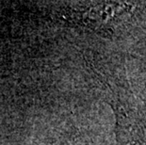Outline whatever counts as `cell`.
I'll list each match as a JSON object with an SVG mask.
<instances>
[{
	"label": "cell",
	"mask_w": 146,
	"mask_h": 145,
	"mask_svg": "<svg viewBox=\"0 0 146 145\" xmlns=\"http://www.w3.org/2000/svg\"><path fill=\"white\" fill-rule=\"evenodd\" d=\"M41 145H86L81 138H76L74 136H56L52 138L46 140Z\"/></svg>",
	"instance_id": "obj_1"
},
{
	"label": "cell",
	"mask_w": 146,
	"mask_h": 145,
	"mask_svg": "<svg viewBox=\"0 0 146 145\" xmlns=\"http://www.w3.org/2000/svg\"><path fill=\"white\" fill-rule=\"evenodd\" d=\"M3 77V76H1V75H0V78H2Z\"/></svg>",
	"instance_id": "obj_2"
}]
</instances>
